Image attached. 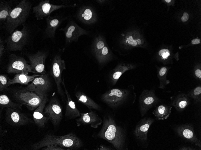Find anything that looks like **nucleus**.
<instances>
[{
	"label": "nucleus",
	"mask_w": 201,
	"mask_h": 150,
	"mask_svg": "<svg viewBox=\"0 0 201 150\" xmlns=\"http://www.w3.org/2000/svg\"><path fill=\"white\" fill-rule=\"evenodd\" d=\"M93 137L105 140L111 143L116 150L127 149L125 145V134L124 130L117 125L110 116H104L100 130Z\"/></svg>",
	"instance_id": "nucleus-2"
},
{
	"label": "nucleus",
	"mask_w": 201,
	"mask_h": 150,
	"mask_svg": "<svg viewBox=\"0 0 201 150\" xmlns=\"http://www.w3.org/2000/svg\"><path fill=\"white\" fill-rule=\"evenodd\" d=\"M51 82L48 74L35 77L31 83L23 89L32 91L42 97L47 95L51 87Z\"/></svg>",
	"instance_id": "nucleus-10"
},
{
	"label": "nucleus",
	"mask_w": 201,
	"mask_h": 150,
	"mask_svg": "<svg viewBox=\"0 0 201 150\" xmlns=\"http://www.w3.org/2000/svg\"><path fill=\"white\" fill-rule=\"evenodd\" d=\"M75 95L78 102L86 106L89 109L101 110V107L98 104L84 93L78 91L76 92Z\"/></svg>",
	"instance_id": "nucleus-25"
},
{
	"label": "nucleus",
	"mask_w": 201,
	"mask_h": 150,
	"mask_svg": "<svg viewBox=\"0 0 201 150\" xmlns=\"http://www.w3.org/2000/svg\"><path fill=\"white\" fill-rule=\"evenodd\" d=\"M62 84L64 88L65 93L67 99L65 114V116L69 119H74L79 117L80 116V112L76 107L75 102L71 98L66 88L64 78L62 79Z\"/></svg>",
	"instance_id": "nucleus-22"
},
{
	"label": "nucleus",
	"mask_w": 201,
	"mask_h": 150,
	"mask_svg": "<svg viewBox=\"0 0 201 150\" xmlns=\"http://www.w3.org/2000/svg\"><path fill=\"white\" fill-rule=\"evenodd\" d=\"M165 1L169 3L171 1V0H165Z\"/></svg>",
	"instance_id": "nucleus-45"
},
{
	"label": "nucleus",
	"mask_w": 201,
	"mask_h": 150,
	"mask_svg": "<svg viewBox=\"0 0 201 150\" xmlns=\"http://www.w3.org/2000/svg\"><path fill=\"white\" fill-rule=\"evenodd\" d=\"M47 95L45 96L42 102L34 111L33 117V121L36 125L40 128H44L49 119L44 113V110L48 101Z\"/></svg>",
	"instance_id": "nucleus-21"
},
{
	"label": "nucleus",
	"mask_w": 201,
	"mask_h": 150,
	"mask_svg": "<svg viewBox=\"0 0 201 150\" xmlns=\"http://www.w3.org/2000/svg\"><path fill=\"white\" fill-rule=\"evenodd\" d=\"M131 87L129 86L126 89H110L102 95L101 99L109 106L118 107L126 103L131 96Z\"/></svg>",
	"instance_id": "nucleus-5"
},
{
	"label": "nucleus",
	"mask_w": 201,
	"mask_h": 150,
	"mask_svg": "<svg viewBox=\"0 0 201 150\" xmlns=\"http://www.w3.org/2000/svg\"><path fill=\"white\" fill-rule=\"evenodd\" d=\"M75 16L79 20L86 24L94 23L97 20L95 13L93 9L88 6L83 5L81 7Z\"/></svg>",
	"instance_id": "nucleus-20"
},
{
	"label": "nucleus",
	"mask_w": 201,
	"mask_h": 150,
	"mask_svg": "<svg viewBox=\"0 0 201 150\" xmlns=\"http://www.w3.org/2000/svg\"><path fill=\"white\" fill-rule=\"evenodd\" d=\"M7 76L4 74L0 75V91L2 92L6 89L9 79Z\"/></svg>",
	"instance_id": "nucleus-35"
},
{
	"label": "nucleus",
	"mask_w": 201,
	"mask_h": 150,
	"mask_svg": "<svg viewBox=\"0 0 201 150\" xmlns=\"http://www.w3.org/2000/svg\"><path fill=\"white\" fill-rule=\"evenodd\" d=\"M6 71L8 73L29 72L34 73L24 57L13 54L9 56Z\"/></svg>",
	"instance_id": "nucleus-11"
},
{
	"label": "nucleus",
	"mask_w": 201,
	"mask_h": 150,
	"mask_svg": "<svg viewBox=\"0 0 201 150\" xmlns=\"http://www.w3.org/2000/svg\"><path fill=\"white\" fill-rule=\"evenodd\" d=\"M51 145H57L70 150L77 149L82 146V143L81 140L72 133L62 136L47 134L40 140L32 144L31 149L38 150Z\"/></svg>",
	"instance_id": "nucleus-3"
},
{
	"label": "nucleus",
	"mask_w": 201,
	"mask_h": 150,
	"mask_svg": "<svg viewBox=\"0 0 201 150\" xmlns=\"http://www.w3.org/2000/svg\"><path fill=\"white\" fill-rule=\"evenodd\" d=\"M134 68V66L127 63H121L117 65L110 75V81L112 85H115L121 76L125 72Z\"/></svg>",
	"instance_id": "nucleus-23"
},
{
	"label": "nucleus",
	"mask_w": 201,
	"mask_h": 150,
	"mask_svg": "<svg viewBox=\"0 0 201 150\" xmlns=\"http://www.w3.org/2000/svg\"><path fill=\"white\" fill-rule=\"evenodd\" d=\"M112 55L111 52L106 44L96 57L99 63L103 64L110 60Z\"/></svg>",
	"instance_id": "nucleus-31"
},
{
	"label": "nucleus",
	"mask_w": 201,
	"mask_h": 150,
	"mask_svg": "<svg viewBox=\"0 0 201 150\" xmlns=\"http://www.w3.org/2000/svg\"><path fill=\"white\" fill-rule=\"evenodd\" d=\"M77 126L82 125H89L96 128L103 122L101 118L95 112L91 110L88 113H80V117L76 119Z\"/></svg>",
	"instance_id": "nucleus-19"
},
{
	"label": "nucleus",
	"mask_w": 201,
	"mask_h": 150,
	"mask_svg": "<svg viewBox=\"0 0 201 150\" xmlns=\"http://www.w3.org/2000/svg\"><path fill=\"white\" fill-rule=\"evenodd\" d=\"M59 30L63 31L64 33L66 45L77 42L80 36L89 35L87 31L80 27L72 19L69 20L66 26L60 28Z\"/></svg>",
	"instance_id": "nucleus-7"
},
{
	"label": "nucleus",
	"mask_w": 201,
	"mask_h": 150,
	"mask_svg": "<svg viewBox=\"0 0 201 150\" xmlns=\"http://www.w3.org/2000/svg\"><path fill=\"white\" fill-rule=\"evenodd\" d=\"M11 1H0V23L4 24L9 16L12 10Z\"/></svg>",
	"instance_id": "nucleus-28"
},
{
	"label": "nucleus",
	"mask_w": 201,
	"mask_h": 150,
	"mask_svg": "<svg viewBox=\"0 0 201 150\" xmlns=\"http://www.w3.org/2000/svg\"><path fill=\"white\" fill-rule=\"evenodd\" d=\"M159 99L155 95L153 90H144L139 98V107L141 117L144 116L151 108L159 101Z\"/></svg>",
	"instance_id": "nucleus-12"
},
{
	"label": "nucleus",
	"mask_w": 201,
	"mask_h": 150,
	"mask_svg": "<svg viewBox=\"0 0 201 150\" xmlns=\"http://www.w3.org/2000/svg\"><path fill=\"white\" fill-rule=\"evenodd\" d=\"M176 134L184 139L201 147V142L196 137L193 126L189 124L177 125L174 128Z\"/></svg>",
	"instance_id": "nucleus-17"
},
{
	"label": "nucleus",
	"mask_w": 201,
	"mask_h": 150,
	"mask_svg": "<svg viewBox=\"0 0 201 150\" xmlns=\"http://www.w3.org/2000/svg\"><path fill=\"white\" fill-rule=\"evenodd\" d=\"M42 150H67L56 145H51L43 147Z\"/></svg>",
	"instance_id": "nucleus-36"
},
{
	"label": "nucleus",
	"mask_w": 201,
	"mask_h": 150,
	"mask_svg": "<svg viewBox=\"0 0 201 150\" xmlns=\"http://www.w3.org/2000/svg\"><path fill=\"white\" fill-rule=\"evenodd\" d=\"M22 26L21 30L16 29L5 40L6 51H22L30 41L38 37L42 30L35 24L25 22Z\"/></svg>",
	"instance_id": "nucleus-1"
},
{
	"label": "nucleus",
	"mask_w": 201,
	"mask_h": 150,
	"mask_svg": "<svg viewBox=\"0 0 201 150\" xmlns=\"http://www.w3.org/2000/svg\"><path fill=\"white\" fill-rule=\"evenodd\" d=\"M7 132L6 130H4L3 129L2 126L1 125L0 126V134L1 136H3L5 135V134Z\"/></svg>",
	"instance_id": "nucleus-41"
},
{
	"label": "nucleus",
	"mask_w": 201,
	"mask_h": 150,
	"mask_svg": "<svg viewBox=\"0 0 201 150\" xmlns=\"http://www.w3.org/2000/svg\"><path fill=\"white\" fill-rule=\"evenodd\" d=\"M28 0H21L12 10L4 24V29L10 34L20 25L25 23L32 7Z\"/></svg>",
	"instance_id": "nucleus-4"
},
{
	"label": "nucleus",
	"mask_w": 201,
	"mask_h": 150,
	"mask_svg": "<svg viewBox=\"0 0 201 150\" xmlns=\"http://www.w3.org/2000/svg\"><path fill=\"white\" fill-rule=\"evenodd\" d=\"M178 150H195V149L189 147H181Z\"/></svg>",
	"instance_id": "nucleus-42"
},
{
	"label": "nucleus",
	"mask_w": 201,
	"mask_h": 150,
	"mask_svg": "<svg viewBox=\"0 0 201 150\" xmlns=\"http://www.w3.org/2000/svg\"><path fill=\"white\" fill-rule=\"evenodd\" d=\"M5 43L0 39V60L2 58L3 55L6 51V47L5 46Z\"/></svg>",
	"instance_id": "nucleus-38"
},
{
	"label": "nucleus",
	"mask_w": 201,
	"mask_h": 150,
	"mask_svg": "<svg viewBox=\"0 0 201 150\" xmlns=\"http://www.w3.org/2000/svg\"><path fill=\"white\" fill-rule=\"evenodd\" d=\"M154 121V119L153 118L145 117L137 123L133 134L139 142L142 143H146L147 142L149 129Z\"/></svg>",
	"instance_id": "nucleus-18"
},
{
	"label": "nucleus",
	"mask_w": 201,
	"mask_h": 150,
	"mask_svg": "<svg viewBox=\"0 0 201 150\" xmlns=\"http://www.w3.org/2000/svg\"><path fill=\"white\" fill-rule=\"evenodd\" d=\"M68 18L67 16L63 15H56L47 17V26L43 34V38L54 40L56 31L62 23Z\"/></svg>",
	"instance_id": "nucleus-16"
},
{
	"label": "nucleus",
	"mask_w": 201,
	"mask_h": 150,
	"mask_svg": "<svg viewBox=\"0 0 201 150\" xmlns=\"http://www.w3.org/2000/svg\"><path fill=\"white\" fill-rule=\"evenodd\" d=\"M44 113L48 116L54 126H57L59 124L62 117V110L61 106L56 98H51L45 106Z\"/></svg>",
	"instance_id": "nucleus-13"
},
{
	"label": "nucleus",
	"mask_w": 201,
	"mask_h": 150,
	"mask_svg": "<svg viewBox=\"0 0 201 150\" xmlns=\"http://www.w3.org/2000/svg\"><path fill=\"white\" fill-rule=\"evenodd\" d=\"M168 70L165 67L162 68L157 73V76L160 81V84L159 88H164L166 86L170 83L169 80H167L166 76Z\"/></svg>",
	"instance_id": "nucleus-33"
},
{
	"label": "nucleus",
	"mask_w": 201,
	"mask_h": 150,
	"mask_svg": "<svg viewBox=\"0 0 201 150\" xmlns=\"http://www.w3.org/2000/svg\"><path fill=\"white\" fill-rule=\"evenodd\" d=\"M191 43L193 44H199L200 43V40L198 39H195L191 41Z\"/></svg>",
	"instance_id": "nucleus-43"
},
{
	"label": "nucleus",
	"mask_w": 201,
	"mask_h": 150,
	"mask_svg": "<svg viewBox=\"0 0 201 150\" xmlns=\"http://www.w3.org/2000/svg\"><path fill=\"white\" fill-rule=\"evenodd\" d=\"M159 54L162 57V59H167L170 55V51L167 49H162L159 52Z\"/></svg>",
	"instance_id": "nucleus-37"
},
{
	"label": "nucleus",
	"mask_w": 201,
	"mask_h": 150,
	"mask_svg": "<svg viewBox=\"0 0 201 150\" xmlns=\"http://www.w3.org/2000/svg\"><path fill=\"white\" fill-rule=\"evenodd\" d=\"M14 95L20 104L31 110L36 109L44 98L32 91L23 89L14 91Z\"/></svg>",
	"instance_id": "nucleus-6"
},
{
	"label": "nucleus",
	"mask_w": 201,
	"mask_h": 150,
	"mask_svg": "<svg viewBox=\"0 0 201 150\" xmlns=\"http://www.w3.org/2000/svg\"><path fill=\"white\" fill-rule=\"evenodd\" d=\"M6 121L14 126H20L33 123L32 120L21 112L18 109L7 108L5 113Z\"/></svg>",
	"instance_id": "nucleus-14"
},
{
	"label": "nucleus",
	"mask_w": 201,
	"mask_h": 150,
	"mask_svg": "<svg viewBox=\"0 0 201 150\" xmlns=\"http://www.w3.org/2000/svg\"><path fill=\"white\" fill-rule=\"evenodd\" d=\"M195 74L196 76L201 79V70L199 69H196L195 72Z\"/></svg>",
	"instance_id": "nucleus-40"
},
{
	"label": "nucleus",
	"mask_w": 201,
	"mask_h": 150,
	"mask_svg": "<svg viewBox=\"0 0 201 150\" xmlns=\"http://www.w3.org/2000/svg\"><path fill=\"white\" fill-rule=\"evenodd\" d=\"M189 18V15L187 12L184 13L183 15L181 18V19L183 22H186L188 20Z\"/></svg>",
	"instance_id": "nucleus-39"
},
{
	"label": "nucleus",
	"mask_w": 201,
	"mask_h": 150,
	"mask_svg": "<svg viewBox=\"0 0 201 150\" xmlns=\"http://www.w3.org/2000/svg\"><path fill=\"white\" fill-rule=\"evenodd\" d=\"M47 56V53L43 51H38L35 53L28 54L29 65L34 73L40 75L46 74L45 61Z\"/></svg>",
	"instance_id": "nucleus-15"
},
{
	"label": "nucleus",
	"mask_w": 201,
	"mask_h": 150,
	"mask_svg": "<svg viewBox=\"0 0 201 150\" xmlns=\"http://www.w3.org/2000/svg\"><path fill=\"white\" fill-rule=\"evenodd\" d=\"M23 105L12 101L5 94L0 96V106L2 109L6 107L14 109H22Z\"/></svg>",
	"instance_id": "nucleus-30"
},
{
	"label": "nucleus",
	"mask_w": 201,
	"mask_h": 150,
	"mask_svg": "<svg viewBox=\"0 0 201 150\" xmlns=\"http://www.w3.org/2000/svg\"><path fill=\"white\" fill-rule=\"evenodd\" d=\"M120 44L124 49H128L130 48L141 46L143 42L139 39H135L131 34H126L120 42Z\"/></svg>",
	"instance_id": "nucleus-27"
},
{
	"label": "nucleus",
	"mask_w": 201,
	"mask_h": 150,
	"mask_svg": "<svg viewBox=\"0 0 201 150\" xmlns=\"http://www.w3.org/2000/svg\"><path fill=\"white\" fill-rule=\"evenodd\" d=\"M60 54L58 52L54 56L52 60L50 71L56 84L58 92L63 96L64 94L61 86L62 81L61 75L66 67L65 61L62 59Z\"/></svg>",
	"instance_id": "nucleus-9"
},
{
	"label": "nucleus",
	"mask_w": 201,
	"mask_h": 150,
	"mask_svg": "<svg viewBox=\"0 0 201 150\" xmlns=\"http://www.w3.org/2000/svg\"><path fill=\"white\" fill-rule=\"evenodd\" d=\"M106 45L104 39L101 36L99 35L95 38L93 43L92 50L96 57Z\"/></svg>",
	"instance_id": "nucleus-32"
},
{
	"label": "nucleus",
	"mask_w": 201,
	"mask_h": 150,
	"mask_svg": "<svg viewBox=\"0 0 201 150\" xmlns=\"http://www.w3.org/2000/svg\"><path fill=\"white\" fill-rule=\"evenodd\" d=\"M28 72H23L17 73L12 79H9L7 86V87L10 85L15 84L27 85L30 82H31L35 77L41 75L40 74H35L29 75H28Z\"/></svg>",
	"instance_id": "nucleus-24"
},
{
	"label": "nucleus",
	"mask_w": 201,
	"mask_h": 150,
	"mask_svg": "<svg viewBox=\"0 0 201 150\" xmlns=\"http://www.w3.org/2000/svg\"><path fill=\"white\" fill-rule=\"evenodd\" d=\"M201 87L199 86L189 92L187 95L193 99L196 103H198L201 101Z\"/></svg>",
	"instance_id": "nucleus-34"
},
{
	"label": "nucleus",
	"mask_w": 201,
	"mask_h": 150,
	"mask_svg": "<svg viewBox=\"0 0 201 150\" xmlns=\"http://www.w3.org/2000/svg\"><path fill=\"white\" fill-rule=\"evenodd\" d=\"M190 99L187 95L181 94L177 96L172 102V105L178 112L183 111L190 104Z\"/></svg>",
	"instance_id": "nucleus-26"
},
{
	"label": "nucleus",
	"mask_w": 201,
	"mask_h": 150,
	"mask_svg": "<svg viewBox=\"0 0 201 150\" xmlns=\"http://www.w3.org/2000/svg\"><path fill=\"white\" fill-rule=\"evenodd\" d=\"M49 0H42L39 4L32 7V13L37 20L42 19L45 17L50 16L54 11L65 7H75V4L70 5H55L51 4Z\"/></svg>",
	"instance_id": "nucleus-8"
},
{
	"label": "nucleus",
	"mask_w": 201,
	"mask_h": 150,
	"mask_svg": "<svg viewBox=\"0 0 201 150\" xmlns=\"http://www.w3.org/2000/svg\"><path fill=\"white\" fill-rule=\"evenodd\" d=\"M172 108L171 106L162 104L157 106L152 113L156 120H163L167 119L169 116Z\"/></svg>",
	"instance_id": "nucleus-29"
},
{
	"label": "nucleus",
	"mask_w": 201,
	"mask_h": 150,
	"mask_svg": "<svg viewBox=\"0 0 201 150\" xmlns=\"http://www.w3.org/2000/svg\"><path fill=\"white\" fill-rule=\"evenodd\" d=\"M98 150H111V149L109 148H108L106 146H104L103 145L100 146L99 148L98 149Z\"/></svg>",
	"instance_id": "nucleus-44"
}]
</instances>
